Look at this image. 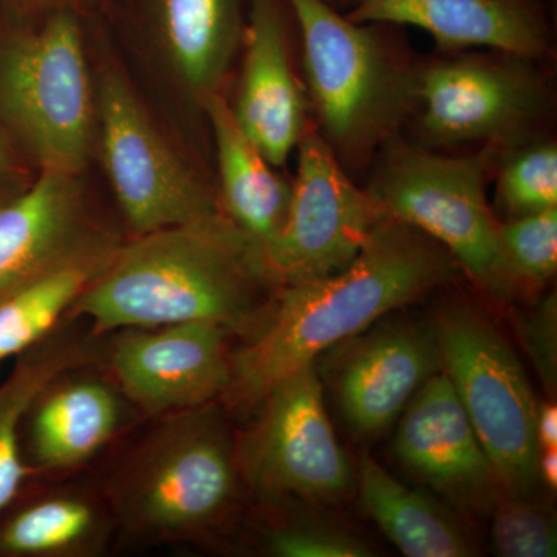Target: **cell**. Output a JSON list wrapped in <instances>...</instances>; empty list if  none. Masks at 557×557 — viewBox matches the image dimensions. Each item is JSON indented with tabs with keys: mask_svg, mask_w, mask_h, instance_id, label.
Instances as JSON below:
<instances>
[{
	"mask_svg": "<svg viewBox=\"0 0 557 557\" xmlns=\"http://www.w3.org/2000/svg\"><path fill=\"white\" fill-rule=\"evenodd\" d=\"M520 346L549 395L557 388V298L548 293L536 306L520 311L516 318Z\"/></svg>",
	"mask_w": 557,
	"mask_h": 557,
	"instance_id": "obj_29",
	"label": "cell"
},
{
	"mask_svg": "<svg viewBox=\"0 0 557 557\" xmlns=\"http://www.w3.org/2000/svg\"><path fill=\"white\" fill-rule=\"evenodd\" d=\"M460 274L448 249L426 233L380 219L346 269L277 289L260 327L231 355L223 401L234 409L258 408L271 388L319 355Z\"/></svg>",
	"mask_w": 557,
	"mask_h": 557,
	"instance_id": "obj_1",
	"label": "cell"
},
{
	"mask_svg": "<svg viewBox=\"0 0 557 557\" xmlns=\"http://www.w3.org/2000/svg\"><path fill=\"white\" fill-rule=\"evenodd\" d=\"M228 335L211 321L121 330L113 373L124 395L150 416L203 408L228 391Z\"/></svg>",
	"mask_w": 557,
	"mask_h": 557,
	"instance_id": "obj_14",
	"label": "cell"
},
{
	"mask_svg": "<svg viewBox=\"0 0 557 557\" xmlns=\"http://www.w3.org/2000/svg\"><path fill=\"white\" fill-rule=\"evenodd\" d=\"M537 475L549 490L557 486V448L541 449L537 460Z\"/></svg>",
	"mask_w": 557,
	"mask_h": 557,
	"instance_id": "obj_31",
	"label": "cell"
},
{
	"mask_svg": "<svg viewBox=\"0 0 557 557\" xmlns=\"http://www.w3.org/2000/svg\"><path fill=\"white\" fill-rule=\"evenodd\" d=\"M267 548L278 557L375 556L361 537L321 520H299L271 531Z\"/></svg>",
	"mask_w": 557,
	"mask_h": 557,
	"instance_id": "obj_28",
	"label": "cell"
},
{
	"mask_svg": "<svg viewBox=\"0 0 557 557\" xmlns=\"http://www.w3.org/2000/svg\"><path fill=\"white\" fill-rule=\"evenodd\" d=\"M75 175L42 170L35 185L0 207V296L94 249L78 244Z\"/></svg>",
	"mask_w": 557,
	"mask_h": 557,
	"instance_id": "obj_17",
	"label": "cell"
},
{
	"mask_svg": "<svg viewBox=\"0 0 557 557\" xmlns=\"http://www.w3.org/2000/svg\"><path fill=\"white\" fill-rule=\"evenodd\" d=\"M112 255L94 252L72 260L0 296V361L20 357L50 336Z\"/></svg>",
	"mask_w": 557,
	"mask_h": 557,
	"instance_id": "obj_24",
	"label": "cell"
},
{
	"mask_svg": "<svg viewBox=\"0 0 557 557\" xmlns=\"http://www.w3.org/2000/svg\"><path fill=\"white\" fill-rule=\"evenodd\" d=\"M251 0H157L161 30L180 76L203 100L222 91L242 47Z\"/></svg>",
	"mask_w": 557,
	"mask_h": 557,
	"instance_id": "obj_20",
	"label": "cell"
},
{
	"mask_svg": "<svg viewBox=\"0 0 557 557\" xmlns=\"http://www.w3.org/2000/svg\"><path fill=\"white\" fill-rule=\"evenodd\" d=\"M278 287L265 258L225 214L139 234L110 256L73 304L94 335L211 321L249 336Z\"/></svg>",
	"mask_w": 557,
	"mask_h": 557,
	"instance_id": "obj_2",
	"label": "cell"
},
{
	"mask_svg": "<svg viewBox=\"0 0 557 557\" xmlns=\"http://www.w3.org/2000/svg\"><path fill=\"white\" fill-rule=\"evenodd\" d=\"M442 370L485 449L502 493L531 497L539 483L537 405L508 341L479 310L453 300L435 322Z\"/></svg>",
	"mask_w": 557,
	"mask_h": 557,
	"instance_id": "obj_6",
	"label": "cell"
},
{
	"mask_svg": "<svg viewBox=\"0 0 557 557\" xmlns=\"http://www.w3.org/2000/svg\"><path fill=\"white\" fill-rule=\"evenodd\" d=\"M296 157L287 219L265 256L278 288L346 269L381 219L369 194L341 168L313 126L300 139Z\"/></svg>",
	"mask_w": 557,
	"mask_h": 557,
	"instance_id": "obj_11",
	"label": "cell"
},
{
	"mask_svg": "<svg viewBox=\"0 0 557 557\" xmlns=\"http://www.w3.org/2000/svg\"><path fill=\"white\" fill-rule=\"evenodd\" d=\"M354 22H383L429 33L435 51L497 49L556 60L547 0H339Z\"/></svg>",
	"mask_w": 557,
	"mask_h": 557,
	"instance_id": "obj_16",
	"label": "cell"
},
{
	"mask_svg": "<svg viewBox=\"0 0 557 557\" xmlns=\"http://www.w3.org/2000/svg\"><path fill=\"white\" fill-rule=\"evenodd\" d=\"M0 113L42 170H83L94 98L79 25L67 9L0 50Z\"/></svg>",
	"mask_w": 557,
	"mask_h": 557,
	"instance_id": "obj_8",
	"label": "cell"
},
{
	"mask_svg": "<svg viewBox=\"0 0 557 557\" xmlns=\"http://www.w3.org/2000/svg\"><path fill=\"white\" fill-rule=\"evenodd\" d=\"M355 480L362 508L403 555H474L467 534L442 505L428 494L403 485L372 457L361 458Z\"/></svg>",
	"mask_w": 557,
	"mask_h": 557,
	"instance_id": "obj_21",
	"label": "cell"
},
{
	"mask_svg": "<svg viewBox=\"0 0 557 557\" xmlns=\"http://www.w3.org/2000/svg\"><path fill=\"white\" fill-rule=\"evenodd\" d=\"M200 104L214 138L220 205L265 258L287 219L292 178L282 177L244 134L222 91L208 94Z\"/></svg>",
	"mask_w": 557,
	"mask_h": 557,
	"instance_id": "obj_18",
	"label": "cell"
},
{
	"mask_svg": "<svg viewBox=\"0 0 557 557\" xmlns=\"http://www.w3.org/2000/svg\"><path fill=\"white\" fill-rule=\"evenodd\" d=\"M27 2L38 3V5L61 7V9H65V5H69L70 2H75V0H27Z\"/></svg>",
	"mask_w": 557,
	"mask_h": 557,
	"instance_id": "obj_33",
	"label": "cell"
},
{
	"mask_svg": "<svg viewBox=\"0 0 557 557\" xmlns=\"http://www.w3.org/2000/svg\"><path fill=\"white\" fill-rule=\"evenodd\" d=\"M104 528L100 509L87 498L17 496L0 512V557L90 555L104 541Z\"/></svg>",
	"mask_w": 557,
	"mask_h": 557,
	"instance_id": "obj_22",
	"label": "cell"
},
{
	"mask_svg": "<svg viewBox=\"0 0 557 557\" xmlns=\"http://www.w3.org/2000/svg\"><path fill=\"white\" fill-rule=\"evenodd\" d=\"M0 386V512L22 494L33 469L22 453V424L39 395L84 358L78 341L50 336L17 357Z\"/></svg>",
	"mask_w": 557,
	"mask_h": 557,
	"instance_id": "obj_23",
	"label": "cell"
},
{
	"mask_svg": "<svg viewBox=\"0 0 557 557\" xmlns=\"http://www.w3.org/2000/svg\"><path fill=\"white\" fill-rule=\"evenodd\" d=\"M500 242L520 293L545 287L557 271V208L504 220Z\"/></svg>",
	"mask_w": 557,
	"mask_h": 557,
	"instance_id": "obj_26",
	"label": "cell"
},
{
	"mask_svg": "<svg viewBox=\"0 0 557 557\" xmlns=\"http://www.w3.org/2000/svg\"><path fill=\"white\" fill-rule=\"evenodd\" d=\"M62 379L39 395L22 424L33 471H60L83 463L120 426L121 405L112 388L97 380Z\"/></svg>",
	"mask_w": 557,
	"mask_h": 557,
	"instance_id": "obj_19",
	"label": "cell"
},
{
	"mask_svg": "<svg viewBox=\"0 0 557 557\" xmlns=\"http://www.w3.org/2000/svg\"><path fill=\"white\" fill-rule=\"evenodd\" d=\"M106 170L135 234L222 214L218 194L175 156L119 73L98 84Z\"/></svg>",
	"mask_w": 557,
	"mask_h": 557,
	"instance_id": "obj_10",
	"label": "cell"
},
{
	"mask_svg": "<svg viewBox=\"0 0 557 557\" xmlns=\"http://www.w3.org/2000/svg\"><path fill=\"white\" fill-rule=\"evenodd\" d=\"M491 180L500 222L557 208L556 134L502 152Z\"/></svg>",
	"mask_w": 557,
	"mask_h": 557,
	"instance_id": "obj_25",
	"label": "cell"
},
{
	"mask_svg": "<svg viewBox=\"0 0 557 557\" xmlns=\"http://www.w3.org/2000/svg\"><path fill=\"white\" fill-rule=\"evenodd\" d=\"M325 2H329L330 5H333L336 9V5H338L339 0H325Z\"/></svg>",
	"mask_w": 557,
	"mask_h": 557,
	"instance_id": "obj_34",
	"label": "cell"
},
{
	"mask_svg": "<svg viewBox=\"0 0 557 557\" xmlns=\"http://www.w3.org/2000/svg\"><path fill=\"white\" fill-rule=\"evenodd\" d=\"M262 412L236 446L237 469L262 497L339 504L355 472L333 431L317 362L296 370L260 401Z\"/></svg>",
	"mask_w": 557,
	"mask_h": 557,
	"instance_id": "obj_9",
	"label": "cell"
},
{
	"mask_svg": "<svg viewBox=\"0 0 557 557\" xmlns=\"http://www.w3.org/2000/svg\"><path fill=\"white\" fill-rule=\"evenodd\" d=\"M536 437L541 449L557 448V409L556 405H537Z\"/></svg>",
	"mask_w": 557,
	"mask_h": 557,
	"instance_id": "obj_30",
	"label": "cell"
},
{
	"mask_svg": "<svg viewBox=\"0 0 557 557\" xmlns=\"http://www.w3.org/2000/svg\"><path fill=\"white\" fill-rule=\"evenodd\" d=\"M394 453L410 474L461 511L491 515L500 496L493 465L443 370L403 410Z\"/></svg>",
	"mask_w": 557,
	"mask_h": 557,
	"instance_id": "obj_15",
	"label": "cell"
},
{
	"mask_svg": "<svg viewBox=\"0 0 557 557\" xmlns=\"http://www.w3.org/2000/svg\"><path fill=\"white\" fill-rule=\"evenodd\" d=\"M555 61L469 49L418 54L405 135L421 148L491 149L500 156L556 134Z\"/></svg>",
	"mask_w": 557,
	"mask_h": 557,
	"instance_id": "obj_4",
	"label": "cell"
},
{
	"mask_svg": "<svg viewBox=\"0 0 557 557\" xmlns=\"http://www.w3.org/2000/svg\"><path fill=\"white\" fill-rule=\"evenodd\" d=\"M244 62L234 119L277 170L311 124L300 69L298 22L288 0H251L245 25Z\"/></svg>",
	"mask_w": 557,
	"mask_h": 557,
	"instance_id": "obj_13",
	"label": "cell"
},
{
	"mask_svg": "<svg viewBox=\"0 0 557 557\" xmlns=\"http://www.w3.org/2000/svg\"><path fill=\"white\" fill-rule=\"evenodd\" d=\"M288 2L311 124L362 185L376 153L408 124L418 54L398 25L350 21L325 0Z\"/></svg>",
	"mask_w": 557,
	"mask_h": 557,
	"instance_id": "obj_3",
	"label": "cell"
},
{
	"mask_svg": "<svg viewBox=\"0 0 557 557\" xmlns=\"http://www.w3.org/2000/svg\"><path fill=\"white\" fill-rule=\"evenodd\" d=\"M491 539L502 557H555L557 530L552 512L531 497L500 493L494 504Z\"/></svg>",
	"mask_w": 557,
	"mask_h": 557,
	"instance_id": "obj_27",
	"label": "cell"
},
{
	"mask_svg": "<svg viewBox=\"0 0 557 557\" xmlns=\"http://www.w3.org/2000/svg\"><path fill=\"white\" fill-rule=\"evenodd\" d=\"M124 469L113 505L126 527L150 537L201 533L230 508L239 469L211 406L175 413Z\"/></svg>",
	"mask_w": 557,
	"mask_h": 557,
	"instance_id": "obj_7",
	"label": "cell"
},
{
	"mask_svg": "<svg viewBox=\"0 0 557 557\" xmlns=\"http://www.w3.org/2000/svg\"><path fill=\"white\" fill-rule=\"evenodd\" d=\"M7 161H9V153H7L5 138L0 131V174L5 170Z\"/></svg>",
	"mask_w": 557,
	"mask_h": 557,
	"instance_id": "obj_32",
	"label": "cell"
},
{
	"mask_svg": "<svg viewBox=\"0 0 557 557\" xmlns=\"http://www.w3.org/2000/svg\"><path fill=\"white\" fill-rule=\"evenodd\" d=\"M324 376L348 429L376 437L435 373L442 357L434 325L392 319L330 348Z\"/></svg>",
	"mask_w": 557,
	"mask_h": 557,
	"instance_id": "obj_12",
	"label": "cell"
},
{
	"mask_svg": "<svg viewBox=\"0 0 557 557\" xmlns=\"http://www.w3.org/2000/svg\"><path fill=\"white\" fill-rule=\"evenodd\" d=\"M497 153L421 148L405 135L381 148L362 188L381 219L423 231L448 249L468 281L497 302L520 295L500 242V220L487 199Z\"/></svg>",
	"mask_w": 557,
	"mask_h": 557,
	"instance_id": "obj_5",
	"label": "cell"
}]
</instances>
